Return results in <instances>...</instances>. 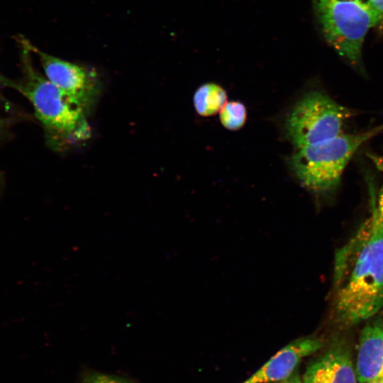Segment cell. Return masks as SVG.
Returning a JSON list of instances; mask_svg holds the SVG:
<instances>
[{
    "label": "cell",
    "mask_w": 383,
    "mask_h": 383,
    "mask_svg": "<svg viewBox=\"0 0 383 383\" xmlns=\"http://www.w3.org/2000/svg\"><path fill=\"white\" fill-rule=\"evenodd\" d=\"M226 91L214 83H207L199 87L194 95V105L197 113L210 116L217 113L226 104Z\"/></svg>",
    "instance_id": "10"
},
{
    "label": "cell",
    "mask_w": 383,
    "mask_h": 383,
    "mask_svg": "<svg viewBox=\"0 0 383 383\" xmlns=\"http://www.w3.org/2000/svg\"><path fill=\"white\" fill-rule=\"evenodd\" d=\"M355 370L359 383L383 380V315L362 328Z\"/></svg>",
    "instance_id": "9"
},
{
    "label": "cell",
    "mask_w": 383,
    "mask_h": 383,
    "mask_svg": "<svg viewBox=\"0 0 383 383\" xmlns=\"http://www.w3.org/2000/svg\"><path fill=\"white\" fill-rule=\"evenodd\" d=\"M383 131V124L367 131L338 136L314 145L297 148L290 159L291 168L302 185L316 193L338 186L343 170L358 149Z\"/></svg>",
    "instance_id": "4"
},
{
    "label": "cell",
    "mask_w": 383,
    "mask_h": 383,
    "mask_svg": "<svg viewBox=\"0 0 383 383\" xmlns=\"http://www.w3.org/2000/svg\"><path fill=\"white\" fill-rule=\"evenodd\" d=\"M373 7L380 13L382 21L377 26L383 32V0H368Z\"/></svg>",
    "instance_id": "14"
},
{
    "label": "cell",
    "mask_w": 383,
    "mask_h": 383,
    "mask_svg": "<svg viewBox=\"0 0 383 383\" xmlns=\"http://www.w3.org/2000/svg\"><path fill=\"white\" fill-rule=\"evenodd\" d=\"M81 383H133L121 377L105 374L93 370L85 371L81 378Z\"/></svg>",
    "instance_id": "12"
},
{
    "label": "cell",
    "mask_w": 383,
    "mask_h": 383,
    "mask_svg": "<svg viewBox=\"0 0 383 383\" xmlns=\"http://www.w3.org/2000/svg\"><path fill=\"white\" fill-rule=\"evenodd\" d=\"M246 118V108L239 101L226 102L220 111V121L222 125L231 131H236L243 127Z\"/></svg>",
    "instance_id": "11"
},
{
    "label": "cell",
    "mask_w": 383,
    "mask_h": 383,
    "mask_svg": "<svg viewBox=\"0 0 383 383\" xmlns=\"http://www.w3.org/2000/svg\"><path fill=\"white\" fill-rule=\"evenodd\" d=\"M367 383H383V380L370 382H367Z\"/></svg>",
    "instance_id": "16"
},
{
    "label": "cell",
    "mask_w": 383,
    "mask_h": 383,
    "mask_svg": "<svg viewBox=\"0 0 383 383\" xmlns=\"http://www.w3.org/2000/svg\"><path fill=\"white\" fill-rule=\"evenodd\" d=\"M381 158H382V159L383 160V157H381Z\"/></svg>",
    "instance_id": "17"
},
{
    "label": "cell",
    "mask_w": 383,
    "mask_h": 383,
    "mask_svg": "<svg viewBox=\"0 0 383 383\" xmlns=\"http://www.w3.org/2000/svg\"><path fill=\"white\" fill-rule=\"evenodd\" d=\"M20 43L22 77L12 81L0 77V81L19 91L30 102L55 148L63 150L87 140L91 136L87 114L35 69L26 39H20Z\"/></svg>",
    "instance_id": "2"
},
{
    "label": "cell",
    "mask_w": 383,
    "mask_h": 383,
    "mask_svg": "<svg viewBox=\"0 0 383 383\" xmlns=\"http://www.w3.org/2000/svg\"><path fill=\"white\" fill-rule=\"evenodd\" d=\"M324 346V340L308 335L292 341L243 383H278L291 377L301 360Z\"/></svg>",
    "instance_id": "7"
},
{
    "label": "cell",
    "mask_w": 383,
    "mask_h": 383,
    "mask_svg": "<svg viewBox=\"0 0 383 383\" xmlns=\"http://www.w3.org/2000/svg\"><path fill=\"white\" fill-rule=\"evenodd\" d=\"M311 1L327 43L350 65L361 68L365 38L380 23V13L368 0Z\"/></svg>",
    "instance_id": "3"
},
{
    "label": "cell",
    "mask_w": 383,
    "mask_h": 383,
    "mask_svg": "<svg viewBox=\"0 0 383 383\" xmlns=\"http://www.w3.org/2000/svg\"><path fill=\"white\" fill-rule=\"evenodd\" d=\"M26 41L29 50L38 55L45 76L88 114L100 91L99 79L94 70L44 52Z\"/></svg>",
    "instance_id": "6"
},
{
    "label": "cell",
    "mask_w": 383,
    "mask_h": 383,
    "mask_svg": "<svg viewBox=\"0 0 383 383\" xmlns=\"http://www.w3.org/2000/svg\"><path fill=\"white\" fill-rule=\"evenodd\" d=\"M333 318L348 328L383 309V226L372 215L335 255Z\"/></svg>",
    "instance_id": "1"
},
{
    "label": "cell",
    "mask_w": 383,
    "mask_h": 383,
    "mask_svg": "<svg viewBox=\"0 0 383 383\" xmlns=\"http://www.w3.org/2000/svg\"><path fill=\"white\" fill-rule=\"evenodd\" d=\"M321 91H311L294 106L286 123V132L297 148L314 145L341 134L344 123L353 115Z\"/></svg>",
    "instance_id": "5"
},
{
    "label": "cell",
    "mask_w": 383,
    "mask_h": 383,
    "mask_svg": "<svg viewBox=\"0 0 383 383\" xmlns=\"http://www.w3.org/2000/svg\"><path fill=\"white\" fill-rule=\"evenodd\" d=\"M304 383H357L349 346L338 340L311 362L303 376Z\"/></svg>",
    "instance_id": "8"
},
{
    "label": "cell",
    "mask_w": 383,
    "mask_h": 383,
    "mask_svg": "<svg viewBox=\"0 0 383 383\" xmlns=\"http://www.w3.org/2000/svg\"><path fill=\"white\" fill-rule=\"evenodd\" d=\"M377 167L383 171V160L381 157L373 158ZM372 215L383 226V185L380 189L378 200L375 208L373 209Z\"/></svg>",
    "instance_id": "13"
},
{
    "label": "cell",
    "mask_w": 383,
    "mask_h": 383,
    "mask_svg": "<svg viewBox=\"0 0 383 383\" xmlns=\"http://www.w3.org/2000/svg\"><path fill=\"white\" fill-rule=\"evenodd\" d=\"M279 383H304V382L299 374H297L296 373H294L288 379Z\"/></svg>",
    "instance_id": "15"
}]
</instances>
